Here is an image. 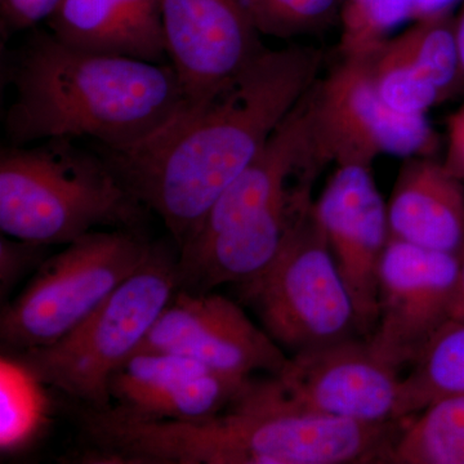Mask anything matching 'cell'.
<instances>
[{"mask_svg":"<svg viewBox=\"0 0 464 464\" xmlns=\"http://www.w3.org/2000/svg\"><path fill=\"white\" fill-rule=\"evenodd\" d=\"M322 52L266 50L198 108L132 148L97 150L181 250L268 137L319 79Z\"/></svg>","mask_w":464,"mask_h":464,"instance_id":"1","label":"cell"},{"mask_svg":"<svg viewBox=\"0 0 464 464\" xmlns=\"http://www.w3.org/2000/svg\"><path fill=\"white\" fill-rule=\"evenodd\" d=\"M9 145L87 139L119 151L157 133L185 108L169 63L79 50L34 30L8 72Z\"/></svg>","mask_w":464,"mask_h":464,"instance_id":"2","label":"cell"},{"mask_svg":"<svg viewBox=\"0 0 464 464\" xmlns=\"http://www.w3.org/2000/svg\"><path fill=\"white\" fill-rule=\"evenodd\" d=\"M148 208L100 151L75 140L0 151V230L14 239L67 246L97 230H143Z\"/></svg>","mask_w":464,"mask_h":464,"instance_id":"3","label":"cell"},{"mask_svg":"<svg viewBox=\"0 0 464 464\" xmlns=\"http://www.w3.org/2000/svg\"><path fill=\"white\" fill-rule=\"evenodd\" d=\"M402 422L304 411L274 375L252 377L226 411L201 423L200 448L207 464H390Z\"/></svg>","mask_w":464,"mask_h":464,"instance_id":"4","label":"cell"},{"mask_svg":"<svg viewBox=\"0 0 464 464\" xmlns=\"http://www.w3.org/2000/svg\"><path fill=\"white\" fill-rule=\"evenodd\" d=\"M177 259L164 246L100 307L48 346L9 353L24 378L51 387L75 406H111L112 374L137 353L179 289Z\"/></svg>","mask_w":464,"mask_h":464,"instance_id":"5","label":"cell"},{"mask_svg":"<svg viewBox=\"0 0 464 464\" xmlns=\"http://www.w3.org/2000/svg\"><path fill=\"white\" fill-rule=\"evenodd\" d=\"M157 243L143 230L92 231L45 258L25 289L5 304L0 340L7 355L48 346L87 319L139 270Z\"/></svg>","mask_w":464,"mask_h":464,"instance_id":"6","label":"cell"},{"mask_svg":"<svg viewBox=\"0 0 464 464\" xmlns=\"http://www.w3.org/2000/svg\"><path fill=\"white\" fill-rule=\"evenodd\" d=\"M237 286L262 328L290 355L362 337L353 299L314 215V203L273 264Z\"/></svg>","mask_w":464,"mask_h":464,"instance_id":"7","label":"cell"},{"mask_svg":"<svg viewBox=\"0 0 464 464\" xmlns=\"http://www.w3.org/2000/svg\"><path fill=\"white\" fill-rule=\"evenodd\" d=\"M311 133L320 167L372 168L375 159L435 157L440 136L427 115L401 114L375 90L371 56L341 63L310 93Z\"/></svg>","mask_w":464,"mask_h":464,"instance_id":"8","label":"cell"},{"mask_svg":"<svg viewBox=\"0 0 464 464\" xmlns=\"http://www.w3.org/2000/svg\"><path fill=\"white\" fill-rule=\"evenodd\" d=\"M458 256L390 237L378 276V319L369 343L401 371L450 319Z\"/></svg>","mask_w":464,"mask_h":464,"instance_id":"9","label":"cell"},{"mask_svg":"<svg viewBox=\"0 0 464 464\" xmlns=\"http://www.w3.org/2000/svg\"><path fill=\"white\" fill-rule=\"evenodd\" d=\"M137 351L190 357L217 373L239 380L276 375L285 351L256 325L237 302L213 292L177 289Z\"/></svg>","mask_w":464,"mask_h":464,"instance_id":"10","label":"cell"},{"mask_svg":"<svg viewBox=\"0 0 464 464\" xmlns=\"http://www.w3.org/2000/svg\"><path fill=\"white\" fill-rule=\"evenodd\" d=\"M400 372L356 335L293 353L274 377L284 395L304 411L381 423L396 420Z\"/></svg>","mask_w":464,"mask_h":464,"instance_id":"11","label":"cell"},{"mask_svg":"<svg viewBox=\"0 0 464 464\" xmlns=\"http://www.w3.org/2000/svg\"><path fill=\"white\" fill-rule=\"evenodd\" d=\"M168 63L198 108L267 48L244 0H160Z\"/></svg>","mask_w":464,"mask_h":464,"instance_id":"12","label":"cell"},{"mask_svg":"<svg viewBox=\"0 0 464 464\" xmlns=\"http://www.w3.org/2000/svg\"><path fill=\"white\" fill-rule=\"evenodd\" d=\"M314 215L355 307L359 334L369 340L378 319V276L390 240L387 204L371 168L337 167Z\"/></svg>","mask_w":464,"mask_h":464,"instance_id":"13","label":"cell"},{"mask_svg":"<svg viewBox=\"0 0 464 464\" xmlns=\"http://www.w3.org/2000/svg\"><path fill=\"white\" fill-rule=\"evenodd\" d=\"M248 380L177 353L137 351L112 374L111 408L139 420H203L226 411Z\"/></svg>","mask_w":464,"mask_h":464,"instance_id":"14","label":"cell"},{"mask_svg":"<svg viewBox=\"0 0 464 464\" xmlns=\"http://www.w3.org/2000/svg\"><path fill=\"white\" fill-rule=\"evenodd\" d=\"M387 217L390 237L458 256L464 244V183L435 157L404 159Z\"/></svg>","mask_w":464,"mask_h":464,"instance_id":"15","label":"cell"},{"mask_svg":"<svg viewBox=\"0 0 464 464\" xmlns=\"http://www.w3.org/2000/svg\"><path fill=\"white\" fill-rule=\"evenodd\" d=\"M47 25L79 50L168 63L160 0H61Z\"/></svg>","mask_w":464,"mask_h":464,"instance_id":"16","label":"cell"},{"mask_svg":"<svg viewBox=\"0 0 464 464\" xmlns=\"http://www.w3.org/2000/svg\"><path fill=\"white\" fill-rule=\"evenodd\" d=\"M411 365V373L402 377L396 420L464 393V322L449 319Z\"/></svg>","mask_w":464,"mask_h":464,"instance_id":"17","label":"cell"},{"mask_svg":"<svg viewBox=\"0 0 464 464\" xmlns=\"http://www.w3.org/2000/svg\"><path fill=\"white\" fill-rule=\"evenodd\" d=\"M390 464H464V393L404 418Z\"/></svg>","mask_w":464,"mask_h":464,"instance_id":"18","label":"cell"},{"mask_svg":"<svg viewBox=\"0 0 464 464\" xmlns=\"http://www.w3.org/2000/svg\"><path fill=\"white\" fill-rule=\"evenodd\" d=\"M399 51L438 90L442 102L464 93L456 38V14L422 18L391 36Z\"/></svg>","mask_w":464,"mask_h":464,"instance_id":"19","label":"cell"},{"mask_svg":"<svg viewBox=\"0 0 464 464\" xmlns=\"http://www.w3.org/2000/svg\"><path fill=\"white\" fill-rule=\"evenodd\" d=\"M414 0H343L340 23L341 57H369L406 21Z\"/></svg>","mask_w":464,"mask_h":464,"instance_id":"20","label":"cell"},{"mask_svg":"<svg viewBox=\"0 0 464 464\" xmlns=\"http://www.w3.org/2000/svg\"><path fill=\"white\" fill-rule=\"evenodd\" d=\"M372 78L390 108L408 115H427L442 103L438 90L415 69L389 39L371 56Z\"/></svg>","mask_w":464,"mask_h":464,"instance_id":"21","label":"cell"},{"mask_svg":"<svg viewBox=\"0 0 464 464\" xmlns=\"http://www.w3.org/2000/svg\"><path fill=\"white\" fill-rule=\"evenodd\" d=\"M261 35L290 39L340 18L343 0H244Z\"/></svg>","mask_w":464,"mask_h":464,"instance_id":"22","label":"cell"},{"mask_svg":"<svg viewBox=\"0 0 464 464\" xmlns=\"http://www.w3.org/2000/svg\"><path fill=\"white\" fill-rule=\"evenodd\" d=\"M48 246L14 239L2 234L0 237V295H8L21 279L48 257Z\"/></svg>","mask_w":464,"mask_h":464,"instance_id":"23","label":"cell"},{"mask_svg":"<svg viewBox=\"0 0 464 464\" xmlns=\"http://www.w3.org/2000/svg\"><path fill=\"white\" fill-rule=\"evenodd\" d=\"M61 0H0V32L5 39L48 21Z\"/></svg>","mask_w":464,"mask_h":464,"instance_id":"24","label":"cell"},{"mask_svg":"<svg viewBox=\"0 0 464 464\" xmlns=\"http://www.w3.org/2000/svg\"><path fill=\"white\" fill-rule=\"evenodd\" d=\"M445 169L464 183V103L447 119Z\"/></svg>","mask_w":464,"mask_h":464,"instance_id":"25","label":"cell"},{"mask_svg":"<svg viewBox=\"0 0 464 464\" xmlns=\"http://www.w3.org/2000/svg\"><path fill=\"white\" fill-rule=\"evenodd\" d=\"M462 0H414L411 21L453 14Z\"/></svg>","mask_w":464,"mask_h":464,"instance_id":"26","label":"cell"},{"mask_svg":"<svg viewBox=\"0 0 464 464\" xmlns=\"http://www.w3.org/2000/svg\"><path fill=\"white\" fill-rule=\"evenodd\" d=\"M450 319L464 322V244L458 253V274L456 290L450 306Z\"/></svg>","mask_w":464,"mask_h":464,"instance_id":"27","label":"cell"},{"mask_svg":"<svg viewBox=\"0 0 464 464\" xmlns=\"http://www.w3.org/2000/svg\"><path fill=\"white\" fill-rule=\"evenodd\" d=\"M456 38L464 76V0L460 2L459 14L456 16Z\"/></svg>","mask_w":464,"mask_h":464,"instance_id":"28","label":"cell"}]
</instances>
